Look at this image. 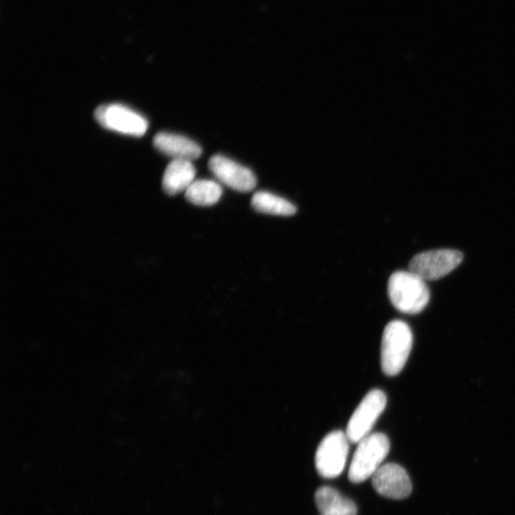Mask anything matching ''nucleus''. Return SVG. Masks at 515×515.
Instances as JSON below:
<instances>
[{"instance_id": "nucleus-1", "label": "nucleus", "mask_w": 515, "mask_h": 515, "mask_svg": "<svg viewBox=\"0 0 515 515\" xmlns=\"http://www.w3.org/2000/svg\"><path fill=\"white\" fill-rule=\"evenodd\" d=\"M388 291L393 307L406 314H419L429 302L426 281L411 271L393 273L389 280Z\"/></svg>"}, {"instance_id": "nucleus-2", "label": "nucleus", "mask_w": 515, "mask_h": 515, "mask_svg": "<svg viewBox=\"0 0 515 515\" xmlns=\"http://www.w3.org/2000/svg\"><path fill=\"white\" fill-rule=\"evenodd\" d=\"M389 440L384 433H370L358 443L348 470V480L354 484L363 483L373 477L388 457Z\"/></svg>"}, {"instance_id": "nucleus-3", "label": "nucleus", "mask_w": 515, "mask_h": 515, "mask_svg": "<svg viewBox=\"0 0 515 515\" xmlns=\"http://www.w3.org/2000/svg\"><path fill=\"white\" fill-rule=\"evenodd\" d=\"M413 335L403 321H392L384 330L381 348V366L388 376L399 374L409 358Z\"/></svg>"}, {"instance_id": "nucleus-4", "label": "nucleus", "mask_w": 515, "mask_h": 515, "mask_svg": "<svg viewBox=\"0 0 515 515\" xmlns=\"http://www.w3.org/2000/svg\"><path fill=\"white\" fill-rule=\"evenodd\" d=\"M349 443L347 433L342 430L332 431L323 439L315 455V466L322 478L340 477L348 461Z\"/></svg>"}, {"instance_id": "nucleus-5", "label": "nucleus", "mask_w": 515, "mask_h": 515, "mask_svg": "<svg viewBox=\"0 0 515 515\" xmlns=\"http://www.w3.org/2000/svg\"><path fill=\"white\" fill-rule=\"evenodd\" d=\"M387 407V396L380 389L370 390L354 411L347 427L350 443L358 444L369 437Z\"/></svg>"}, {"instance_id": "nucleus-6", "label": "nucleus", "mask_w": 515, "mask_h": 515, "mask_svg": "<svg viewBox=\"0 0 515 515\" xmlns=\"http://www.w3.org/2000/svg\"><path fill=\"white\" fill-rule=\"evenodd\" d=\"M95 118L106 129L133 136H144L149 126L143 115L118 104L98 106Z\"/></svg>"}, {"instance_id": "nucleus-7", "label": "nucleus", "mask_w": 515, "mask_h": 515, "mask_svg": "<svg viewBox=\"0 0 515 515\" xmlns=\"http://www.w3.org/2000/svg\"><path fill=\"white\" fill-rule=\"evenodd\" d=\"M464 259L462 252L454 249L426 251L412 258L409 271L425 281H434L459 268Z\"/></svg>"}, {"instance_id": "nucleus-8", "label": "nucleus", "mask_w": 515, "mask_h": 515, "mask_svg": "<svg viewBox=\"0 0 515 515\" xmlns=\"http://www.w3.org/2000/svg\"><path fill=\"white\" fill-rule=\"evenodd\" d=\"M208 167L217 182L237 192H250L257 185V177L249 168L223 155L213 156Z\"/></svg>"}, {"instance_id": "nucleus-9", "label": "nucleus", "mask_w": 515, "mask_h": 515, "mask_svg": "<svg viewBox=\"0 0 515 515\" xmlns=\"http://www.w3.org/2000/svg\"><path fill=\"white\" fill-rule=\"evenodd\" d=\"M372 486L382 497L401 500L409 497L412 484L407 470L394 463L382 465L373 474Z\"/></svg>"}, {"instance_id": "nucleus-10", "label": "nucleus", "mask_w": 515, "mask_h": 515, "mask_svg": "<svg viewBox=\"0 0 515 515\" xmlns=\"http://www.w3.org/2000/svg\"><path fill=\"white\" fill-rule=\"evenodd\" d=\"M156 149L173 160L194 161L200 157L202 147L185 136L161 132L157 133L153 141Z\"/></svg>"}, {"instance_id": "nucleus-11", "label": "nucleus", "mask_w": 515, "mask_h": 515, "mask_svg": "<svg viewBox=\"0 0 515 515\" xmlns=\"http://www.w3.org/2000/svg\"><path fill=\"white\" fill-rule=\"evenodd\" d=\"M195 177L196 168L191 161L172 160L163 177V188L171 196L186 192L194 183Z\"/></svg>"}, {"instance_id": "nucleus-12", "label": "nucleus", "mask_w": 515, "mask_h": 515, "mask_svg": "<svg viewBox=\"0 0 515 515\" xmlns=\"http://www.w3.org/2000/svg\"><path fill=\"white\" fill-rule=\"evenodd\" d=\"M315 503L321 515H358V506L338 490L322 487L315 493Z\"/></svg>"}, {"instance_id": "nucleus-13", "label": "nucleus", "mask_w": 515, "mask_h": 515, "mask_svg": "<svg viewBox=\"0 0 515 515\" xmlns=\"http://www.w3.org/2000/svg\"><path fill=\"white\" fill-rule=\"evenodd\" d=\"M223 187L219 182L197 180L186 191L187 200L196 206L211 207L220 201Z\"/></svg>"}, {"instance_id": "nucleus-14", "label": "nucleus", "mask_w": 515, "mask_h": 515, "mask_svg": "<svg viewBox=\"0 0 515 515\" xmlns=\"http://www.w3.org/2000/svg\"><path fill=\"white\" fill-rule=\"evenodd\" d=\"M251 206L257 212L275 216H293L297 212L292 203L267 191L255 193Z\"/></svg>"}]
</instances>
